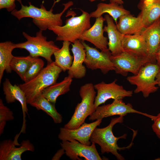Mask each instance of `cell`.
<instances>
[{
	"label": "cell",
	"instance_id": "1",
	"mask_svg": "<svg viewBox=\"0 0 160 160\" xmlns=\"http://www.w3.org/2000/svg\"><path fill=\"white\" fill-rule=\"evenodd\" d=\"M17 0L20 4L21 8L19 10L15 9L11 12V14L19 20L25 17L32 18L33 23L43 31L53 26L62 25V15L73 4L72 1L63 4L64 6L63 10L60 13L54 14L52 8L49 10H47L43 3L41 5L40 7L38 8L32 4L30 2H29V5L27 6L23 5L21 0Z\"/></svg>",
	"mask_w": 160,
	"mask_h": 160
},
{
	"label": "cell",
	"instance_id": "2",
	"mask_svg": "<svg viewBox=\"0 0 160 160\" xmlns=\"http://www.w3.org/2000/svg\"><path fill=\"white\" fill-rule=\"evenodd\" d=\"M124 117L119 116L118 117L112 118L109 124L105 127H96L93 131L90 140L91 142L98 144L100 146L102 154L110 153L119 160H124L125 159L118 151L129 149L133 145L132 142L127 147H119L117 144V141L120 139H126L127 135L124 134L121 136L116 137L112 132L113 127L115 124L123 123Z\"/></svg>",
	"mask_w": 160,
	"mask_h": 160
},
{
	"label": "cell",
	"instance_id": "3",
	"mask_svg": "<svg viewBox=\"0 0 160 160\" xmlns=\"http://www.w3.org/2000/svg\"><path fill=\"white\" fill-rule=\"evenodd\" d=\"M81 10L82 14L76 17L74 12L68 10L66 15H71V17L66 20L64 25L54 26L48 29L57 35L56 41H68L73 43L79 40L84 32L91 27L89 14Z\"/></svg>",
	"mask_w": 160,
	"mask_h": 160
},
{
	"label": "cell",
	"instance_id": "4",
	"mask_svg": "<svg viewBox=\"0 0 160 160\" xmlns=\"http://www.w3.org/2000/svg\"><path fill=\"white\" fill-rule=\"evenodd\" d=\"M62 70L53 61L44 68L35 78L19 85L24 92L27 104H30L46 88L56 82Z\"/></svg>",
	"mask_w": 160,
	"mask_h": 160
},
{
	"label": "cell",
	"instance_id": "5",
	"mask_svg": "<svg viewBox=\"0 0 160 160\" xmlns=\"http://www.w3.org/2000/svg\"><path fill=\"white\" fill-rule=\"evenodd\" d=\"M79 92L81 101L77 104L71 119L65 125L66 128H78L96 109L95 101L96 92L94 85L92 83L86 84L81 87Z\"/></svg>",
	"mask_w": 160,
	"mask_h": 160
},
{
	"label": "cell",
	"instance_id": "6",
	"mask_svg": "<svg viewBox=\"0 0 160 160\" xmlns=\"http://www.w3.org/2000/svg\"><path fill=\"white\" fill-rule=\"evenodd\" d=\"M43 31L40 30L36 32V36H31L25 32L22 33L26 39L25 42L14 44L15 48L24 49L29 52L33 57H42L45 59L47 64L53 61L52 55L60 48L52 41H48L47 37L43 35Z\"/></svg>",
	"mask_w": 160,
	"mask_h": 160
},
{
	"label": "cell",
	"instance_id": "7",
	"mask_svg": "<svg viewBox=\"0 0 160 160\" xmlns=\"http://www.w3.org/2000/svg\"><path fill=\"white\" fill-rule=\"evenodd\" d=\"M160 70V66L157 63H147L136 74L128 76L127 79L131 84L136 86L135 93L141 92L144 97L147 98L158 89L156 86V77Z\"/></svg>",
	"mask_w": 160,
	"mask_h": 160
},
{
	"label": "cell",
	"instance_id": "8",
	"mask_svg": "<svg viewBox=\"0 0 160 160\" xmlns=\"http://www.w3.org/2000/svg\"><path fill=\"white\" fill-rule=\"evenodd\" d=\"M130 113L141 114L151 119L153 116L134 109L131 104H126L122 99L114 100L111 104L97 107L89 116V119L93 121L115 115L124 116Z\"/></svg>",
	"mask_w": 160,
	"mask_h": 160
},
{
	"label": "cell",
	"instance_id": "9",
	"mask_svg": "<svg viewBox=\"0 0 160 160\" xmlns=\"http://www.w3.org/2000/svg\"><path fill=\"white\" fill-rule=\"evenodd\" d=\"M81 42L85 47L86 52L84 63L88 69L92 70L99 69L104 74L115 70V67L111 59L112 55L108 49L100 52L90 47L84 41Z\"/></svg>",
	"mask_w": 160,
	"mask_h": 160
},
{
	"label": "cell",
	"instance_id": "10",
	"mask_svg": "<svg viewBox=\"0 0 160 160\" xmlns=\"http://www.w3.org/2000/svg\"><path fill=\"white\" fill-rule=\"evenodd\" d=\"M117 79H115L109 83L102 81L94 85L95 89L97 91L95 101L96 109L110 99L123 100L125 97L132 96L133 91L126 90L122 85L117 84Z\"/></svg>",
	"mask_w": 160,
	"mask_h": 160
},
{
	"label": "cell",
	"instance_id": "11",
	"mask_svg": "<svg viewBox=\"0 0 160 160\" xmlns=\"http://www.w3.org/2000/svg\"><path fill=\"white\" fill-rule=\"evenodd\" d=\"M60 144L66 156L72 160H81L79 157H83L86 160H102L94 143H92L90 145H87L76 140H63Z\"/></svg>",
	"mask_w": 160,
	"mask_h": 160
},
{
	"label": "cell",
	"instance_id": "12",
	"mask_svg": "<svg viewBox=\"0 0 160 160\" xmlns=\"http://www.w3.org/2000/svg\"><path fill=\"white\" fill-rule=\"evenodd\" d=\"M111 60L116 73L124 76L129 72L136 74L142 66L146 63L144 58L138 57L125 51L116 56L111 55Z\"/></svg>",
	"mask_w": 160,
	"mask_h": 160
},
{
	"label": "cell",
	"instance_id": "13",
	"mask_svg": "<svg viewBox=\"0 0 160 160\" xmlns=\"http://www.w3.org/2000/svg\"><path fill=\"white\" fill-rule=\"evenodd\" d=\"M19 134L14 140H5L0 143V160H21L23 153L27 151L33 152L34 145L28 140H23L20 144L17 141Z\"/></svg>",
	"mask_w": 160,
	"mask_h": 160
},
{
	"label": "cell",
	"instance_id": "14",
	"mask_svg": "<svg viewBox=\"0 0 160 160\" xmlns=\"http://www.w3.org/2000/svg\"><path fill=\"white\" fill-rule=\"evenodd\" d=\"M102 120V119L97 120L90 123L84 122L79 127L74 129L60 128L58 138L62 141L76 140L83 144L90 145L91 135L95 129L100 125Z\"/></svg>",
	"mask_w": 160,
	"mask_h": 160
},
{
	"label": "cell",
	"instance_id": "15",
	"mask_svg": "<svg viewBox=\"0 0 160 160\" xmlns=\"http://www.w3.org/2000/svg\"><path fill=\"white\" fill-rule=\"evenodd\" d=\"M141 34L144 37L147 47L146 63H156V55L160 44V18L145 28Z\"/></svg>",
	"mask_w": 160,
	"mask_h": 160
},
{
	"label": "cell",
	"instance_id": "16",
	"mask_svg": "<svg viewBox=\"0 0 160 160\" xmlns=\"http://www.w3.org/2000/svg\"><path fill=\"white\" fill-rule=\"evenodd\" d=\"M105 21V18L102 16L96 18L93 26L84 32L79 40L90 42L101 51L108 50V39L103 35V24Z\"/></svg>",
	"mask_w": 160,
	"mask_h": 160
},
{
	"label": "cell",
	"instance_id": "17",
	"mask_svg": "<svg viewBox=\"0 0 160 160\" xmlns=\"http://www.w3.org/2000/svg\"><path fill=\"white\" fill-rule=\"evenodd\" d=\"M3 90L7 103H12L17 101L20 103L23 115V124L21 132H25L26 126L25 118L28 110L26 98L24 92L19 85H12L7 78L5 79L3 83Z\"/></svg>",
	"mask_w": 160,
	"mask_h": 160
},
{
	"label": "cell",
	"instance_id": "18",
	"mask_svg": "<svg viewBox=\"0 0 160 160\" xmlns=\"http://www.w3.org/2000/svg\"><path fill=\"white\" fill-rule=\"evenodd\" d=\"M72 46L73 59L72 65L68 71V76L72 78L81 79L85 76L86 72V68L83 65L86 57V50L79 39L76 41Z\"/></svg>",
	"mask_w": 160,
	"mask_h": 160
},
{
	"label": "cell",
	"instance_id": "19",
	"mask_svg": "<svg viewBox=\"0 0 160 160\" xmlns=\"http://www.w3.org/2000/svg\"><path fill=\"white\" fill-rule=\"evenodd\" d=\"M107 25L103 28V31L107 33L109 41L108 48L112 56H116L123 51L122 41L124 35L119 31L112 17L106 14L104 17Z\"/></svg>",
	"mask_w": 160,
	"mask_h": 160
},
{
	"label": "cell",
	"instance_id": "20",
	"mask_svg": "<svg viewBox=\"0 0 160 160\" xmlns=\"http://www.w3.org/2000/svg\"><path fill=\"white\" fill-rule=\"evenodd\" d=\"M122 45L123 51L143 58L145 60L147 47L145 40L141 34L124 35Z\"/></svg>",
	"mask_w": 160,
	"mask_h": 160
},
{
	"label": "cell",
	"instance_id": "21",
	"mask_svg": "<svg viewBox=\"0 0 160 160\" xmlns=\"http://www.w3.org/2000/svg\"><path fill=\"white\" fill-rule=\"evenodd\" d=\"M138 7L145 28L160 18V0H140Z\"/></svg>",
	"mask_w": 160,
	"mask_h": 160
},
{
	"label": "cell",
	"instance_id": "22",
	"mask_svg": "<svg viewBox=\"0 0 160 160\" xmlns=\"http://www.w3.org/2000/svg\"><path fill=\"white\" fill-rule=\"evenodd\" d=\"M116 25L123 35L141 34L145 28L142 19L139 14L137 17L130 14L122 15L119 18Z\"/></svg>",
	"mask_w": 160,
	"mask_h": 160
},
{
	"label": "cell",
	"instance_id": "23",
	"mask_svg": "<svg viewBox=\"0 0 160 160\" xmlns=\"http://www.w3.org/2000/svg\"><path fill=\"white\" fill-rule=\"evenodd\" d=\"M107 13L117 23L118 18L122 15L130 14V12L125 9L122 5L116 3L106 4L99 3L96 9L91 12V17L97 18L100 17L104 13Z\"/></svg>",
	"mask_w": 160,
	"mask_h": 160
},
{
	"label": "cell",
	"instance_id": "24",
	"mask_svg": "<svg viewBox=\"0 0 160 160\" xmlns=\"http://www.w3.org/2000/svg\"><path fill=\"white\" fill-rule=\"evenodd\" d=\"M72 78L68 76L61 81L56 83L45 89L42 95L49 101L55 105L57 97L69 91L72 82Z\"/></svg>",
	"mask_w": 160,
	"mask_h": 160
},
{
	"label": "cell",
	"instance_id": "25",
	"mask_svg": "<svg viewBox=\"0 0 160 160\" xmlns=\"http://www.w3.org/2000/svg\"><path fill=\"white\" fill-rule=\"evenodd\" d=\"M38 110H41L50 116L55 124H60L62 121V115L58 112L55 105L47 99L42 94L36 97L30 104Z\"/></svg>",
	"mask_w": 160,
	"mask_h": 160
},
{
	"label": "cell",
	"instance_id": "26",
	"mask_svg": "<svg viewBox=\"0 0 160 160\" xmlns=\"http://www.w3.org/2000/svg\"><path fill=\"white\" fill-rule=\"evenodd\" d=\"M15 48L14 43L10 41L0 43V83L4 71L7 73L12 72L10 64L14 56L12 52Z\"/></svg>",
	"mask_w": 160,
	"mask_h": 160
},
{
	"label": "cell",
	"instance_id": "27",
	"mask_svg": "<svg viewBox=\"0 0 160 160\" xmlns=\"http://www.w3.org/2000/svg\"><path fill=\"white\" fill-rule=\"evenodd\" d=\"M70 44V42L63 41L61 48L55 51L53 54L55 63L64 72L69 70L73 60V57L71 55L69 51Z\"/></svg>",
	"mask_w": 160,
	"mask_h": 160
},
{
	"label": "cell",
	"instance_id": "28",
	"mask_svg": "<svg viewBox=\"0 0 160 160\" xmlns=\"http://www.w3.org/2000/svg\"><path fill=\"white\" fill-rule=\"evenodd\" d=\"M36 57L30 55L26 57L14 56L10 63V68L23 81L26 71Z\"/></svg>",
	"mask_w": 160,
	"mask_h": 160
},
{
	"label": "cell",
	"instance_id": "29",
	"mask_svg": "<svg viewBox=\"0 0 160 160\" xmlns=\"http://www.w3.org/2000/svg\"><path fill=\"white\" fill-rule=\"evenodd\" d=\"M44 62L43 60L36 57L33 61L25 74L23 81L28 82L36 77L43 69Z\"/></svg>",
	"mask_w": 160,
	"mask_h": 160
},
{
	"label": "cell",
	"instance_id": "30",
	"mask_svg": "<svg viewBox=\"0 0 160 160\" xmlns=\"http://www.w3.org/2000/svg\"><path fill=\"white\" fill-rule=\"evenodd\" d=\"M14 119L13 113L10 109L5 106L1 99H0V135L4 131L7 121Z\"/></svg>",
	"mask_w": 160,
	"mask_h": 160
},
{
	"label": "cell",
	"instance_id": "31",
	"mask_svg": "<svg viewBox=\"0 0 160 160\" xmlns=\"http://www.w3.org/2000/svg\"><path fill=\"white\" fill-rule=\"evenodd\" d=\"M16 0H0V9H6L9 12L15 9Z\"/></svg>",
	"mask_w": 160,
	"mask_h": 160
},
{
	"label": "cell",
	"instance_id": "32",
	"mask_svg": "<svg viewBox=\"0 0 160 160\" xmlns=\"http://www.w3.org/2000/svg\"><path fill=\"white\" fill-rule=\"evenodd\" d=\"M153 121L151 127L153 131L160 139V112L153 116L151 119Z\"/></svg>",
	"mask_w": 160,
	"mask_h": 160
},
{
	"label": "cell",
	"instance_id": "33",
	"mask_svg": "<svg viewBox=\"0 0 160 160\" xmlns=\"http://www.w3.org/2000/svg\"><path fill=\"white\" fill-rule=\"evenodd\" d=\"M64 153L65 152L63 148L59 150L53 156L52 160H60L61 157Z\"/></svg>",
	"mask_w": 160,
	"mask_h": 160
},
{
	"label": "cell",
	"instance_id": "34",
	"mask_svg": "<svg viewBox=\"0 0 160 160\" xmlns=\"http://www.w3.org/2000/svg\"><path fill=\"white\" fill-rule=\"evenodd\" d=\"M156 63L160 66V44L156 55Z\"/></svg>",
	"mask_w": 160,
	"mask_h": 160
},
{
	"label": "cell",
	"instance_id": "35",
	"mask_svg": "<svg viewBox=\"0 0 160 160\" xmlns=\"http://www.w3.org/2000/svg\"><path fill=\"white\" fill-rule=\"evenodd\" d=\"M156 81L157 85L160 88V70L156 76Z\"/></svg>",
	"mask_w": 160,
	"mask_h": 160
},
{
	"label": "cell",
	"instance_id": "36",
	"mask_svg": "<svg viewBox=\"0 0 160 160\" xmlns=\"http://www.w3.org/2000/svg\"><path fill=\"white\" fill-rule=\"evenodd\" d=\"M111 3H116L120 5H122L124 4L123 0H110Z\"/></svg>",
	"mask_w": 160,
	"mask_h": 160
},
{
	"label": "cell",
	"instance_id": "37",
	"mask_svg": "<svg viewBox=\"0 0 160 160\" xmlns=\"http://www.w3.org/2000/svg\"><path fill=\"white\" fill-rule=\"evenodd\" d=\"M90 2H92L93 1H95L96 0H89ZM101 0L102 1H105L106 0Z\"/></svg>",
	"mask_w": 160,
	"mask_h": 160
},
{
	"label": "cell",
	"instance_id": "38",
	"mask_svg": "<svg viewBox=\"0 0 160 160\" xmlns=\"http://www.w3.org/2000/svg\"><path fill=\"white\" fill-rule=\"evenodd\" d=\"M155 160H160V158H158L156 159H155Z\"/></svg>",
	"mask_w": 160,
	"mask_h": 160
},
{
	"label": "cell",
	"instance_id": "39",
	"mask_svg": "<svg viewBox=\"0 0 160 160\" xmlns=\"http://www.w3.org/2000/svg\"></svg>",
	"mask_w": 160,
	"mask_h": 160
}]
</instances>
